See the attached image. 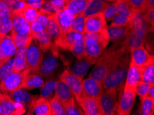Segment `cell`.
<instances>
[{"instance_id": "cell-12", "label": "cell", "mask_w": 154, "mask_h": 115, "mask_svg": "<svg viewBox=\"0 0 154 115\" xmlns=\"http://www.w3.org/2000/svg\"><path fill=\"white\" fill-rule=\"evenodd\" d=\"M129 25L132 31L145 37L149 30H153L149 26V24L143 17V14L139 12H134L131 17Z\"/></svg>"}, {"instance_id": "cell-21", "label": "cell", "mask_w": 154, "mask_h": 115, "mask_svg": "<svg viewBox=\"0 0 154 115\" xmlns=\"http://www.w3.org/2000/svg\"><path fill=\"white\" fill-rule=\"evenodd\" d=\"M55 15L57 19V22L59 23L61 32H66L71 30L72 22L75 16L71 11L66 8H63L62 10L58 11Z\"/></svg>"}, {"instance_id": "cell-14", "label": "cell", "mask_w": 154, "mask_h": 115, "mask_svg": "<svg viewBox=\"0 0 154 115\" xmlns=\"http://www.w3.org/2000/svg\"><path fill=\"white\" fill-rule=\"evenodd\" d=\"M97 58L91 57L88 55H86L82 58L78 59L76 63L72 67L71 72L75 76L80 77L83 79L84 77L87 73L89 68L93 64H95Z\"/></svg>"}, {"instance_id": "cell-40", "label": "cell", "mask_w": 154, "mask_h": 115, "mask_svg": "<svg viewBox=\"0 0 154 115\" xmlns=\"http://www.w3.org/2000/svg\"><path fill=\"white\" fill-rule=\"evenodd\" d=\"M85 19L86 17H85L83 14H80V15L75 16L71 26V30H73L75 32H79V33L85 35Z\"/></svg>"}, {"instance_id": "cell-58", "label": "cell", "mask_w": 154, "mask_h": 115, "mask_svg": "<svg viewBox=\"0 0 154 115\" xmlns=\"http://www.w3.org/2000/svg\"><path fill=\"white\" fill-rule=\"evenodd\" d=\"M101 1L106 2H115L116 0H101Z\"/></svg>"}, {"instance_id": "cell-55", "label": "cell", "mask_w": 154, "mask_h": 115, "mask_svg": "<svg viewBox=\"0 0 154 115\" xmlns=\"http://www.w3.org/2000/svg\"><path fill=\"white\" fill-rule=\"evenodd\" d=\"M52 3L58 10H62L66 4V0H46Z\"/></svg>"}, {"instance_id": "cell-31", "label": "cell", "mask_w": 154, "mask_h": 115, "mask_svg": "<svg viewBox=\"0 0 154 115\" xmlns=\"http://www.w3.org/2000/svg\"><path fill=\"white\" fill-rule=\"evenodd\" d=\"M46 31L49 35L51 39H55L58 37V35L61 32L59 23L57 22V19L55 14H53L48 16V22L46 23Z\"/></svg>"}, {"instance_id": "cell-19", "label": "cell", "mask_w": 154, "mask_h": 115, "mask_svg": "<svg viewBox=\"0 0 154 115\" xmlns=\"http://www.w3.org/2000/svg\"><path fill=\"white\" fill-rule=\"evenodd\" d=\"M35 113L36 115H51L49 100L44 97L36 98L30 104L29 114Z\"/></svg>"}, {"instance_id": "cell-33", "label": "cell", "mask_w": 154, "mask_h": 115, "mask_svg": "<svg viewBox=\"0 0 154 115\" xmlns=\"http://www.w3.org/2000/svg\"><path fill=\"white\" fill-rule=\"evenodd\" d=\"M1 45L2 50L4 54L8 58H12L17 51V47H16L13 39L11 35H6L3 39H2Z\"/></svg>"}, {"instance_id": "cell-4", "label": "cell", "mask_w": 154, "mask_h": 115, "mask_svg": "<svg viewBox=\"0 0 154 115\" xmlns=\"http://www.w3.org/2000/svg\"><path fill=\"white\" fill-rule=\"evenodd\" d=\"M42 51L40 50L39 43L35 38H32L26 53V68L29 73L37 74L43 59Z\"/></svg>"}, {"instance_id": "cell-45", "label": "cell", "mask_w": 154, "mask_h": 115, "mask_svg": "<svg viewBox=\"0 0 154 115\" xmlns=\"http://www.w3.org/2000/svg\"><path fill=\"white\" fill-rule=\"evenodd\" d=\"M11 10L4 0H0V22L11 20Z\"/></svg>"}, {"instance_id": "cell-2", "label": "cell", "mask_w": 154, "mask_h": 115, "mask_svg": "<svg viewBox=\"0 0 154 115\" xmlns=\"http://www.w3.org/2000/svg\"><path fill=\"white\" fill-rule=\"evenodd\" d=\"M130 62L129 53H125L102 81V86L103 89L105 90L116 89L118 94L122 92L125 86Z\"/></svg>"}, {"instance_id": "cell-30", "label": "cell", "mask_w": 154, "mask_h": 115, "mask_svg": "<svg viewBox=\"0 0 154 115\" xmlns=\"http://www.w3.org/2000/svg\"><path fill=\"white\" fill-rule=\"evenodd\" d=\"M44 81L41 76L35 73H28L24 77V83L22 85V88L26 90H32V89L40 88L43 86Z\"/></svg>"}, {"instance_id": "cell-42", "label": "cell", "mask_w": 154, "mask_h": 115, "mask_svg": "<svg viewBox=\"0 0 154 115\" xmlns=\"http://www.w3.org/2000/svg\"><path fill=\"white\" fill-rule=\"evenodd\" d=\"M57 83V81L50 80L43 84V86H42L41 97L47 98L48 100L49 99L50 97L52 96L53 92L55 90Z\"/></svg>"}, {"instance_id": "cell-28", "label": "cell", "mask_w": 154, "mask_h": 115, "mask_svg": "<svg viewBox=\"0 0 154 115\" xmlns=\"http://www.w3.org/2000/svg\"><path fill=\"white\" fill-rule=\"evenodd\" d=\"M32 38H35L37 41H39V48L43 53L47 52L53 46L52 39L46 31V30L32 35Z\"/></svg>"}, {"instance_id": "cell-1", "label": "cell", "mask_w": 154, "mask_h": 115, "mask_svg": "<svg viewBox=\"0 0 154 115\" xmlns=\"http://www.w3.org/2000/svg\"><path fill=\"white\" fill-rule=\"evenodd\" d=\"M125 53H129L122 44L113 43V46L106 49L100 57H97L89 77L102 83L106 75L117 65L121 57Z\"/></svg>"}, {"instance_id": "cell-47", "label": "cell", "mask_w": 154, "mask_h": 115, "mask_svg": "<svg viewBox=\"0 0 154 115\" xmlns=\"http://www.w3.org/2000/svg\"><path fill=\"white\" fill-rule=\"evenodd\" d=\"M129 2L134 12H139L142 14L145 13L146 0H129Z\"/></svg>"}, {"instance_id": "cell-11", "label": "cell", "mask_w": 154, "mask_h": 115, "mask_svg": "<svg viewBox=\"0 0 154 115\" xmlns=\"http://www.w3.org/2000/svg\"><path fill=\"white\" fill-rule=\"evenodd\" d=\"M103 92L102 83L92 77L82 80V97H89L98 100Z\"/></svg>"}, {"instance_id": "cell-52", "label": "cell", "mask_w": 154, "mask_h": 115, "mask_svg": "<svg viewBox=\"0 0 154 115\" xmlns=\"http://www.w3.org/2000/svg\"><path fill=\"white\" fill-rule=\"evenodd\" d=\"M41 10L46 12V13L50 14V15L55 14L58 11H59L54 5H53L52 3H51V2L48 1H46V0L44 3L43 6L41 8Z\"/></svg>"}, {"instance_id": "cell-49", "label": "cell", "mask_w": 154, "mask_h": 115, "mask_svg": "<svg viewBox=\"0 0 154 115\" xmlns=\"http://www.w3.org/2000/svg\"><path fill=\"white\" fill-rule=\"evenodd\" d=\"M103 13L106 21H108V22L109 21H112L114 17L118 14L115 2H113V3L112 4H109V6L104 11Z\"/></svg>"}, {"instance_id": "cell-18", "label": "cell", "mask_w": 154, "mask_h": 115, "mask_svg": "<svg viewBox=\"0 0 154 115\" xmlns=\"http://www.w3.org/2000/svg\"><path fill=\"white\" fill-rule=\"evenodd\" d=\"M109 40H111L115 44H122L127 38L128 35L131 31V29L128 24L125 26H111L107 27Z\"/></svg>"}, {"instance_id": "cell-25", "label": "cell", "mask_w": 154, "mask_h": 115, "mask_svg": "<svg viewBox=\"0 0 154 115\" xmlns=\"http://www.w3.org/2000/svg\"><path fill=\"white\" fill-rule=\"evenodd\" d=\"M109 2H103L101 0H91L86 9L83 12L85 17L95 15L100 13H103L104 11L109 6Z\"/></svg>"}, {"instance_id": "cell-34", "label": "cell", "mask_w": 154, "mask_h": 115, "mask_svg": "<svg viewBox=\"0 0 154 115\" xmlns=\"http://www.w3.org/2000/svg\"><path fill=\"white\" fill-rule=\"evenodd\" d=\"M15 12H19L25 18V20L30 23H32L36 20L39 14L38 9L28 5L26 3L20 11Z\"/></svg>"}, {"instance_id": "cell-23", "label": "cell", "mask_w": 154, "mask_h": 115, "mask_svg": "<svg viewBox=\"0 0 154 115\" xmlns=\"http://www.w3.org/2000/svg\"><path fill=\"white\" fill-rule=\"evenodd\" d=\"M29 45L23 46L22 48H17V51L15 54V58L13 62V71L21 72L26 68V53Z\"/></svg>"}, {"instance_id": "cell-9", "label": "cell", "mask_w": 154, "mask_h": 115, "mask_svg": "<svg viewBox=\"0 0 154 115\" xmlns=\"http://www.w3.org/2000/svg\"><path fill=\"white\" fill-rule=\"evenodd\" d=\"M82 80L68 70H64L60 76V81L69 87L77 101L82 97Z\"/></svg>"}, {"instance_id": "cell-15", "label": "cell", "mask_w": 154, "mask_h": 115, "mask_svg": "<svg viewBox=\"0 0 154 115\" xmlns=\"http://www.w3.org/2000/svg\"><path fill=\"white\" fill-rule=\"evenodd\" d=\"M130 53L131 62L139 68H142L150 62H154L153 55H150L144 46L133 49Z\"/></svg>"}, {"instance_id": "cell-5", "label": "cell", "mask_w": 154, "mask_h": 115, "mask_svg": "<svg viewBox=\"0 0 154 115\" xmlns=\"http://www.w3.org/2000/svg\"><path fill=\"white\" fill-rule=\"evenodd\" d=\"M118 101V92L116 89H110L102 92L99 99V104L102 115L116 114Z\"/></svg>"}, {"instance_id": "cell-41", "label": "cell", "mask_w": 154, "mask_h": 115, "mask_svg": "<svg viewBox=\"0 0 154 115\" xmlns=\"http://www.w3.org/2000/svg\"><path fill=\"white\" fill-rule=\"evenodd\" d=\"M64 110H65V114L66 115H82L84 114V112L82 110L78 105H77V103H75V98L73 97L71 99H70L68 102L64 105Z\"/></svg>"}, {"instance_id": "cell-22", "label": "cell", "mask_w": 154, "mask_h": 115, "mask_svg": "<svg viewBox=\"0 0 154 115\" xmlns=\"http://www.w3.org/2000/svg\"><path fill=\"white\" fill-rule=\"evenodd\" d=\"M57 66V57L50 55L42 59L37 74L42 77H48L53 74V71Z\"/></svg>"}, {"instance_id": "cell-50", "label": "cell", "mask_w": 154, "mask_h": 115, "mask_svg": "<svg viewBox=\"0 0 154 115\" xmlns=\"http://www.w3.org/2000/svg\"><path fill=\"white\" fill-rule=\"evenodd\" d=\"M9 6L11 12H15L20 11L24 5V2H22L20 0H4Z\"/></svg>"}, {"instance_id": "cell-6", "label": "cell", "mask_w": 154, "mask_h": 115, "mask_svg": "<svg viewBox=\"0 0 154 115\" xmlns=\"http://www.w3.org/2000/svg\"><path fill=\"white\" fill-rule=\"evenodd\" d=\"M136 90L124 88L119 94L116 114L118 115H129L136 100Z\"/></svg>"}, {"instance_id": "cell-39", "label": "cell", "mask_w": 154, "mask_h": 115, "mask_svg": "<svg viewBox=\"0 0 154 115\" xmlns=\"http://www.w3.org/2000/svg\"><path fill=\"white\" fill-rule=\"evenodd\" d=\"M140 113L142 115H153L154 114V98L147 97L142 98Z\"/></svg>"}, {"instance_id": "cell-8", "label": "cell", "mask_w": 154, "mask_h": 115, "mask_svg": "<svg viewBox=\"0 0 154 115\" xmlns=\"http://www.w3.org/2000/svg\"><path fill=\"white\" fill-rule=\"evenodd\" d=\"M25 112L23 104L15 101L10 96L2 94L0 97V113L4 115H21Z\"/></svg>"}, {"instance_id": "cell-24", "label": "cell", "mask_w": 154, "mask_h": 115, "mask_svg": "<svg viewBox=\"0 0 154 115\" xmlns=\"http://www.w3.org/2000/svg\"><path fill=\"white\" fill-rule=\"evenodd\" d=\"M145 37L137 34L131 30L129 32V34L128 35L125 40L123 41L122 45L129 53L133 49L144 46V42H145Z\"/></svg>"}, {"instance_id": "cell-37", "label": "cell", "mask_w": 154, "mask_h": 115, "mask_svg": "<svg viewBox=\"0 0 154 115\" xmlns=\"http://www.w3.org/2000/svg\"><path fill=\"white\" fill-rule=\"evenodd\" d=\"M11 36L13 39L14 42L17 48H22L23 46L30 45L32 39V35H24L18 34L17 32H14L13 30H11Z\"/></svg>"}, {"instance_id": "cell-27", "label": "cell", "mask_w": 154, "mask_h": 115, "mask_svg": "<svg viewBox=\"0 0 154 115\" xmlns=\"http://www.w3.org/2000/svg\"><path fill=\"white\" fill-rule=\"evenodd\" d=\"M55 97L61 101L64 105L73 97V95L69 88L61 81H57L55 88Z\"/></svg>"}, {"instance_id": "cell-32", "label": "cell", "mask_w": 154, "mask_h": 115, "mask_svg": "<svg viewBox=\"0 0 154 115\" xmlns=\"http://www.w3.org/2000/svg\"><path fill=\"white\" fill-rule=\"evenodd\" d=\"M10 95L13 100L22 104H30L32 101L37 98V96L32 95L31 94L27 92L26 91L22 90V88L10 92Z\"/></svg>"}, {"instance_id": "cell-57", "label": "cell", "mask_w": 154, "mask_h": 115, "mask_svg": "<svg viewBox=\"0 0 154 115\" xmlns=\"http://www.w3.org/2000/svg\"><path fill=\"white\" fill-rule=\"evenodd\" d=\"M151 9H154V0H146L145 12Z\"/></svg>"}, {"instance_id": "cell-44", "label": "cell", "mask_w": 154, "mask_h": 115, "mask_svg": "<svg viewBox=\"0 0 154 115\" xmlns=\"http://www.w3.org/2000/svg\"><path fill=\"white\" fill-rule=\"evenodd\" d=\"M13 59L11 58L6 62L0 64V82L5 80L9 75L13 72Z\"/></svg>"}, {"instance_id": "cell-59", "label": "cell", "mask_w": 154, "mask_h": 115, "mask_svg": "<svg viewBox=\"0 0 154 115\" xmlns=\"http://www.w3.org/2000/svg\"><path fill=\"white\" fill-rule=\"evenodd\" d=\"M20 1H21V2H26V0H20Z\"/></svg>"}, {"instance_id": "cell-53", "label": "cell", "mask_w": 154, "mask_h": 115, "mask_svg": "<svg viewBox=\"0 0 154 115\" xmlns=\"http://www.w3.org/2000/svg\"><path fill=\"white\" fill-rule=\"evenodd\" d=\"M143 17L148 24L151 26V28L153 30L154 26V9L146 11L143 13Z\"/></svg>"}, {"instance_id": "cell-29", "label": "cell", "mask_w": 154, "mask_h": 115, "mask_svg": "<svg viewBox=\"0 0 154 115\" xmlns=\"http://www.w3.org/2000/svg\"><path fill=\"white\" fill-rule=\"evenodd\" d=\"M91 0H66L64 8L71 11L75 15L82 14Z\"/></svg>"}, {"instance_id": "cell-13", "label": "cell", "mask_w": 154, "mask_h": 115, "mask_svg": "<svg viewBox=\"0 0 154 115\" xmlns=\"http://www.w3.org/2000/svg\"><path fill=\"white\" fill-rule=\"evenodd\" d=\"M82 35H85L75 32L71 30L66 32H60L58 37L55 39L54 44L57 48H61L63 50H69L76 39H78Z\"/></svg>"}, {"instance_id": "cell-51", "label": "cell", "mask_w": 154, "mask_h": 115, "mask_svg": "<svg viewBox=\"0 0 154 115\" xmlns=\"http://www.w3.org/2000/svg\"><path fill=\"white\" fill-rule=\"evenodd\" d=\"M13 29L12 21L9 20L6 22H0V35L1 36H5L8 32L11 31Z\"/></svg>"}, {"instance_id": "cell-26", "label": "cell", "mask_w": 154, "mask_h": 115, "mask_svg": "<svg viewBox=\"0 0 154 115\" xmlns=\"http://www.w3.org/2000/svg\"><path fill=\"white\" fill-rule=\"evenodd\" d=\"M49 15H51L50 14L46 12L41 10V9L39 10V14L36 20L31 23L32 35L45 30L46 23L48 22V17Z\"/></svg>"}, {"instance_id": "cell-35", "label": "cell", "mask_w": 154, "mask_h": 115, "mask_svg": "<svg viewBox=\"0 0 154 115\" xmlns=\"http://www.w3.org/2000/svg\"><path fill=\"white\" fill-rule=\"evenodd\" d=\"M69 50L73 53V55L77 59L82 58L84 56L87 55L86 53L85 44V41H84V35L79 37L78 39H76Z\"/></svg>"}, {"instance_id": "cell-38", "label": "cell", "mask_w": 154, "mask_h": 115, "mask_svg": "<svg viewBox=\"0 0 154 115\" xmlns=\"http://www.w3.org/2000/svg\"><path fill=\"white\" fill-rule=\"evenodd\" d=\"M118 14L131 17L134 13V11L131 6L129 0H116L115 2Z\"/></svg>"}, {"instance_id": "cell-54", "label": "cell", "mask_w": 154, "mask_h": 115, "mask_svg": "<svg viewBox=\"0 0 154 115\" xmlns=\"http://www.w3.org/2000/svg\"><path fill=\"white\" fill-rule=\"evenodd\" d=\"M45 1L46 0H26L25 3L38 10H40Z\"/></svg>"}, {"instance_id": "cell-43", "label": "cell", "mask_w": 154, "mask_h": 115, "mask_svg": "<svg viewBox=\"0 0 154 115\" xmlns=\"http://www.w3.org/2000/svg\"><path fill=\"white\" fill-rule=\"evenodd\" d=\"M51 115H65L64 105L59 98L55 97L49 100Z\"/></svg>"}, {"instance_id": "cell-46", "label": "cell", "mask_w": 154, "mask_h": 115, "mask_svg": "<svg viewBox=\"0 0 154 115\" xmlns=\"http://www.w3.org/2000/svg\"><path fill=\"white\" fill-rule=\"evenodd\" d=\"M131 17L125 16L120 14H117L112 20L111 26H125L129 23Z\"/></svg>"}, {"instance_id": "cell-48", "label": "cell", "mask_w": 154, "mask_h": 115, "mask_svg": "<svg viewBox=\"0 0 154 115\" xmlns=\"http://www.w3.org/2000/svg\"><path fill=\"white\" fill-rule=\"evenodd\" d=\"M150 85V83H146V82L142 81H140L139 83H137L136 88V94L140 97V99L146 97Z\"/></svg>"}, {"instance_id": "cell-17", "label": "cell", "mask_w": 154, "mask_h": 115, "mask_svg": "<svg viewBox=\"0 0 154 115\" xmlns=\"http://www.w3.org/2000/svg\"><path fill=\"white\" fill-rule=\"evenodd\" d=\"M78 104L86 115H102L99 101L89 97H82L79 99Z\"/></svg>"}, {"instance_id": "cell-10", "label": "cell", "mask_w": 154, "mask_h": 115, "mask_svg": "<svg viewBox=\"0 0 154 115\" xmlns=\"http://www.w3.org/2000/svg\"><path fill=\"white\" fill-rule=\"evenodd\" d=\"M106 21L103 13L88 16L85 19V33H94L107 28Z\"/></svg>"}, {"instance_id": "cell-20", "label": "cell", "mask_w": 154, "mask_h": 115, "mask_svg": "<svg viewBox=\"0 0 154 115\" xmlns=\"http://www.w3.org/2000/svg\"><path fill=\"white\" fill-rule=\"evenodd\" d=\"M140 73L141 68L136 66V65L130 62L124 88H129L136 90L137 83L140 81H141Z\"/></svg>"}, {"instance_id": "cell-56", "label": "cell", "mask_w": 154, "mask_h": 115, "mask_svg": "<svg viewBox=\"0 0 154 115\" xmlns=\"http://www.w3.org/2000/svg\"><path fill=\"white\" fill-rule=\"evenodd\" d=\"M146 97L151 98H154V83H151L150 87H149L147 91V93H146Z\"/></svg>"}, {"instance_id": "cell-16", "label": "cell", "mask_w": 154, "mask_h": 115, "mask_svg": "<svg viewBox=\"0 0 154 115\" xmlns=\"http://www.w3.org/2000/svg\"><path fill=\"white\" fill-rule=\"evenodd\" d=\"M11 19L13 23L12 30L14 32L24 35H32L31 23L28 22L19 12H11Z\"/></svg>"}, {"instance_id": "cell-7", "label": "cell", "mask_w": 154, "mask_h": 115, "mask_svg": "<svg viewBox=\"0 0 154 115\" xmlns=\"http://www.w3.org/2000/svg\"><path fill=\"white\" fill-rule=\"evenodd\" d=\"M29 73L26 69L21 72H15L11 74L3 81L0 82V89L2 92L10 93L18 89L22 88L26 74Z\"/></svg>"}, {"instance_id": "cell-36", "label": "cell", "mask_w": 154, "mask_h": 115, "mask_svg": "<svg viewBox=\"0 0 154 115\" xmlns=\"http://www.w3.org/2000/svg\"><path fill=\"white\" fill-rule=\"evenodd\" d=\"M141 81L148 83H154V62H150L141 68Z\"/></svg>"}, {"instance_id": "cell-60", "label": "cell", "mask_w": 154, "mask_h": 115, "mask_svg": "<svg viewBox=\"0 0 154 115\" xmlns=\"http://www.w3.org/2000/svg\"><path fill=\"white\" fill-rule=\"evenodd\" d=\"M1 95H2V94H1V92H0V97H1Z\"/></svg>"}, {"instance_id": "cell-3", "label": "cell", "mask_w": 154, "mask_h": 115, "mask_svg": "<svg viewBox=\"0 0 154 115\" xmlns=\"http://www.w3.org/2000/svg\"><path fill=\"white\" fill-rule=\"evenodd\" d=\"M84 41L86 54L97 58L106 50L110 41L107 28L94 33H85Z\"/></svg>"}]
</instances>
